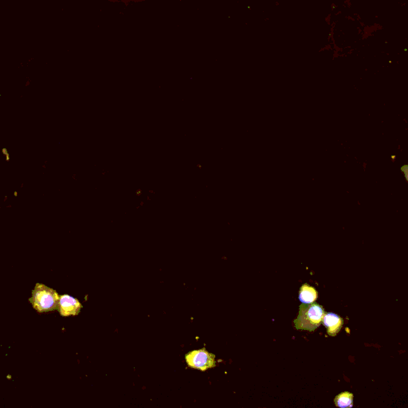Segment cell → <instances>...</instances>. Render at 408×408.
Masks as SVG:
<instances>
[{"mask_svg": "<svg viewBox=\"0 0 408 408\" xmlns=\"http://www.w3.org/2000/svg\"><path fill=\"white\" fill-rule=\"evenodd\" d=\"M35 310L39 313L54 311L58 308L59 294L50 287L37 283L29 299Z\"/></svg>", "mask_w": 408, "mask_h": 408, "instance_id": "cell-2", "label": "cell"}, {"mask_svg": "<svg viewBox=\"0 0 408 408\" xmlns=\"http://www.w3.org/2000/svg\"><path fill=\"white\" fill-rule=\"evenodd\" d=\"M81 308L82 306L77 298H73L68 294L59 295V302L57 310L63 317L78 315Z\"/></svg>", "mask_w": 408, "mask_h": 408, "instance_id": "cell-4", "label": "cell"}, {"mask_svg": "<svg viewBox=\"0 0 408 408\" xmlns=\"http://www.w3.org/2000/svg\"><path fill=\"white\" fill-rule=\"evenodd\" d=\"M329 336L335 337L338 334L344 325V320L334 313H328L324 315L322 322Z\"/></svg>", "mask_w": 408, "mask_h": 408, "instance_id": "cell-5", "label": "cell"}, {"mask_svg": "<svg viewBox=\"0 0 408 408\" xmlns=\"http://www.w3.org/2000/svg\"><path fill=\"white\" fill-rule=\"evenodd\" d=\"M325 312L319 304H303L299 306V314L294 320V326L298 330L314 332L322 322Z\"/></svg>", "mask_w": 408, "mask_h": 408, "instance_id": "cell-1", "label": "cell"}, {"mask_svg": "<svg viewBox=\"0 0 408 408\" xmlns=\"http://www.w3.org/2000/svg\"><path fill=\"white\" fill-rule=\"evenodd\" d=\"M335 405L337 407H352L353 406V395L352 393L345 392L341 393L336 396L334 399Z\"/></svg>", "mask_w": 408, "mask_h": 408, "instance_id": "cell-7", "label": "cell"}, {"mask_svg": "<svg viewBox=\"0 0 408 408\" xmlns=\"http://www.w3.org/2000/svg\"><path fill=\"white\" fill-rule=\"evenodd\" d=\"M318 298V293L314 287L308 284H304L299 292V300L303 304H312Z\"/></svg>", "mask_w": 408, "mask_h": 408, "instance_id": "cell-6", "label": "cell"}, {"mask_svg": "<svg viewBox=\"0 0 408 408\" xmlns=\"http://www.w3.org/2000/svg\"><path fill=\"white\" fill-rule=\"evenodd\" d=\"M186 362L189 367L202 371L214 368L215 366V356L207 352L205 348L188 352L185 356Z\"/></svg>", "mask_w": 408, "mask_h": 408, "instance_id": "cell-3", "label": "cell"}]
</instances>
